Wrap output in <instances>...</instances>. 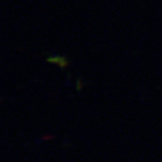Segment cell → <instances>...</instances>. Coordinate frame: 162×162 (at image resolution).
<instances>
[{
    "label": "cell",
    "instance_id": "1",
    "mask_svg": "<svg viewBox=\"0 0 162 162\" xmlns=\"http://www.w3.org/2000/svg\"><path fill=\"white\" fill-rule=\"evenodd\" d=\"M48 61L51 63H54V64H57L61 68H64L68 66V59L66 57H63V56H51L50 58H48Z\"/></svg>",
    "mask_w": 162,
    "mask_h": 162
}]
</instances>
